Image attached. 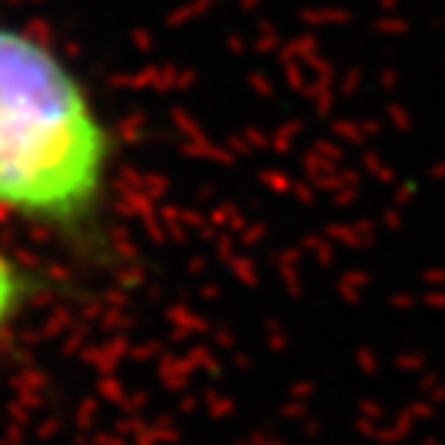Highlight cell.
Wrapping results in <instances>:
<instances>
[{"mask_svg": "<svg viewBox=\"0 0 445 445\" xmlns=\"http://www.w3.org/2000/svg\"><path fill=\"white\" fill-rule=\"evenodd\" d=\"M111 140L74 72L0 25V210L78 229L96 213Z\"/></svg>", "mask_w": 445, "mask_h": 445, "instance_id": "6da1fadb", "label": "cell"}, {"mask_svg": "<svg viewBox=\"0 0 445 445\" xmlns=\"http://www.w3.org/2000/svg\"><path fill=\"white\" fill-rule=\"evenodd\" d=\"M28 294H31L28 276L0 251V334L16 322L22 306L28 303Z\"/></svg>", "mask_w": 445, "mask_h": 445, "instance_id": "7a4b0ae2", "label": "cell"}]
</instances>
